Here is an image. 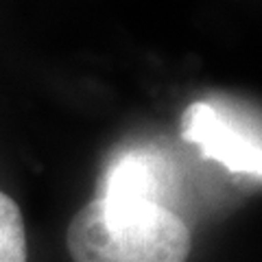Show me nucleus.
<instances>
[{
  "mask_svg": "<svg viewBox=\"0 0 262 262\" xmlns=\"http://www.w3.org/2000/svg\"><path fill=\"white\" fill-rule=\"evenodd\" d=\"M0 262H27V229L22 212L5 192H0Z\"/></svg>",
  "mask_w": 262,
  "mask_h": 262,
  "instance_id": "20e7f679",
  "label": "nucleus"
},
{
  "mask_svg": "<svg viewBox=\"0 0 262 262\" xmlns=\"http://www.w3.org/2000/svg\"><path fill=\"white\" fill-rule=\"evenodd\" d=\"M66 247L72 262H186L190 232L160 203L110 216L94 199L70 221Z\"/></svg>",
  "mask_w": 262,
  "mask_h": 262,
  "instance_id": "f257e3e1",
  "label": "nucleus"
},
{
  "mask_svg": "<svg viewBox=\"0 0 262 262\" xmlns=\"http://www.w3.org/2000/svg\"><path fill=\"white\" fill-rule=\"evenodd\" d=\"M160 177L158 166L146 155H125L112 166L103 186V194L96 196L105 214L120 216L158 203Z\"/></svg>",
  "mask_w": 262,
  "mask_h": 262,
  "instance_id": "7ed1b4c3",
  "label": "nucleus"
},
{
  "mask_svg": "<svg viewBox=\"0 0 262 262\" xmlns=\"http://www.w3.org/2000/svg\"><path fill=\"white\" fill-rule=\"evenodd\" d=\"M182 138L201 149L206 160H214L229 173L262 175V151L258 138L236 129L210 103L188 105L182 116Z\"/></svg>",
  "mask_w": 262,
  "mask_h": 262,
  "instance_id": "f03ea898",
  "label": "nucleus"
}]
</instances>
